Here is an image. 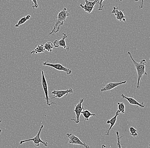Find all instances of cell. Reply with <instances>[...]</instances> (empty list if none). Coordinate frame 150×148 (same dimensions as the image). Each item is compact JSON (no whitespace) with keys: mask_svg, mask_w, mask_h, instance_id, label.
<instances>
[{"mask_svg":"<svg viewBox=\"0 0 150 148\" xmlns=\"http://www.w3.org/2000/svg\"><path fill=\"white\" fill-rule=\"evenodd\" d=\"M127 54V55L130 56V58H131L135 67L136 70H137L138 76L137 88V89H138L139 88V83H140V80L142 79V77L144 75H147V73L145 72V67L147 65L146 61L145 59H142L139 62H137L133 59L132 54H131V52L128 51Z\"/></svg>","mask_w":150,"mask_h":148,"instance_id":"1","label":"cell"},{"mask_svg":"<svg viewBox=\"0 0 150 148\" xmlns=\"http://www.w3.org/2000/svg\"><path fill=\"white\" fill-rule=\"evenodd\" d=\"M70 16V14L68 13L65 7L64 9H61L58 12V15L56 17V23L54 25V28L51 32L49 33V35H52L53 37L55 34L59 31L61 26L64 24L67 17Z\"/></svg>","mask_w":150,"mask_h":148,"instance_id":"2","label":"cell"},{"mask_svg":"<svg viewBox=\"0 0 150 148\" xmlns=\"http://www.w3.org/2000/svg\"><path fill=\"white\" fill-rule=\"evenodd\" d=\"M43 127H44V125H41L40 129H39V131H38V133L34 137L31 139H30L25 140H21L20 141L19 144L20 145L23 144V143H25V142H28V141H33L36 147H39L40 146V143H42L43 144V145L47 147L48 145V143L47 142H44V141L42 140L41 138H40V134H41V131H42V129H43Z\"/></svg>","mask_w":150,"mask_h":148,"instance_id":"3","label":"cell"},{"mask_svg":"<svg viewBox=\"0 0 150 148\" xmlns=\"http://www.w3.org/2000/svg\"><path fill=\"white\" fill-rule=\"evenodd\" d=\"M42 86L43 87V90H44V92L45 94V99L46 101L47 104L48 106H50L52 104H56V103H50V98L49 97L48 95V85L47 83L46 79L45 77V74H44V71H42Z\"/></svg>","mask_w":150,"mask_h":148,"instance_id":"4","label":"cell"},{"mask_svg":"<svg viewBox=\"0 0 150 148\" xmlns=\"http://www.w3.org/2000/svg\"><path fill=\"white\" fill-rule=\"evenodd\" d=\"M84 98L80 99L79 102L75 106L74 111L75 113H76V118L75 119H69V120H71L73 121L75 123H76V124L79 123L80 122V116L81 115V111L84 109V107L82 106V103L84 102Z\"/></svg>","mask_w":150,"mask_h":148,"instance_id":"5","label":"cell"},{"mask_svg":"<svg viewBox=\"0 0 150 148\" xmlns=\"http://www.w3.org/2000/svg\"><path fill=\"white\" fill-rule=\"evenodd\" d=\"M67 138H68V143L72 144H77V145H82L85 148H89L88 144L82 142L79 138L75 136L73 133H67L66 135Z\"/></svg>","mask_w":150,"mask_h":148,"instance_id":"6","label":"cell"},{"mask_svg":"<svg viewBox=\"0 0 150 148\" xmlns=\"http://www.w3.org/2000/svg\"><path fill=\"white\" fill-rule=\"evenodd\" d=\"M43 65L45 66H49V67H52L55 68L56 70L58 71H63L65 72L67 75H70L72 74L73 72L68 68L64 67L60 64H52L50 63H48L47 61L43 63Z\"/></svg>","mask_w":150,"mask_h":148,"instance_id":"7","label":"cell"},{"mask_svg":"<svg viewBox=\"0 0 150 148\" xmlns=\"http://www.w3.org/2000/svg\"><path fill=\"white\" fill-rule=\"evenodd\" d=\"M62 34L63 35L62 38V39L60 40H55L54 42H53V45H54V47H59L60 46L64 48V50H65L67 56H68L66 50H67L68 51L69 50V47H68L67 46L65 42V39L68 37V35L66 34L65 33H63Z\"/></svg>","mask_w":150,"mask_h":148,"instance_id":"8","label":"cell"},{"mask_svg":"<svg viewBox=\"0 0 150 148\" xmlns=\"http://www.w3.org/2000/svg\"><path fill=\"white\" fill-rule=\"evenodd\" d=\"M74 91L71 88L67 89L66 90H54L52 92V94H53L54 96L50 99H54L55 98H61L64 96H66L68 93H72Z\"/></svg>","mask_w":150,"mask_h":148,"instance_id":"9","label":"cell"},{"mask_svg":"<svg viewBox=\"0 0 150 148\" xmlns=\"http://www.w3.org/2000/svg\"><path fill=\"white\" fill-rule=\"evenodd\" d=\"M127 82L126 80L119 82H110L108 83L105 87H103L101 89V91H110L114 88L117 87V86H120V85H122V84H125Z\"/></svg>","mask_w":150,"mask_h":148,"instance_id":"10","label":"cell"},{"mask_svg":"<svg viewBox=\"0 0 150 148\" xmlns=\"http://www.w3.org/2000/svg\"><path fill=\"white\" fill-rule=\"evenodd\" d=\"M111 13L114 14L117 20L120 21H123L124 22L126 21V17L122 11L118 10V7L113 6V10Z\"/></svg>","mask_w":150,"mask_h":148,"instance_id":"11","label":"cell"},{"mask_svg":"<svg viewBox=\"0 0 150 148\" xmlns=\"http://www.w3.org/2000/svg\"><path fill=\"white\" fill-rule=\"evenodd\" d=\"M121 96L122 99H126L127 101L129 102L130 104L137 106H139V107L142 108L145 107V106L144 105V103H139L134 98H132V97H127V96H125V95L123 94H121Z\"/></svg>","mask_w":150,"mask_h":148,"instance_id":"12","label":"cell"},{"mask_svg":"<svg viewBox=\"0 0 150 148\" xmlns=\"http://www.w3.org/2000/svg\"><path fill=\"white\" fill-rule=\"evenodd\" d=\"M120 115V113L118 112V110H117V112L115 113V115H114V117L110 119V120H108L106 122V123L107 124H110V127H109V129H108L107 132L106 133L105 135V136L109 135L110 131L112 129V127L115 125V123L117 121V116Z\"/></svg>","mask_w":150,"mask_h":148,"instance_id":"13","label":"cell"},{"mask_svg":"<svg viewBox=\"0 0 150 148\" xmlns=\"http://www.w3.org/2000/svg\"><path fill=\"white\" fill-rule=\"evenodd\" d=\"M45 49L44 48V45H35L34 48L32 51L31 52L30 54H37L38 53H42L45 52Z\"/></svg>","mask_w":150,"mask_h":148,"instance_id":"14","label":"cell"},{"mask_svg":"<svg viewBox=\"0 0 150 148\" xmlns=\"http://www.w3.org/2000/svg\"><path fill=\"white\" fill-rule=\"evenodd\" d=\"M81 114H82V115L84 116V119L86 121L88 120L92 116H96V114H92L89 110H84V109L81 111Z\"/></svg>","mask_w":150,"mask_h":148,"instance_id":"15","label":"cell"},{"mask_svg":"<svg viewBox=\"0 0 150 148\" xmlns=\"http://www.w3.org/2000/svg\"><path fill=\"white\" fill-rule=\"evenodd\" d=\"M30 18L31 16L30 15H27L26 16L22 18H21V19L18 21L17 24H16V25H15V27H16V28H18L21 25L24 24L27 21L30 19Z\"/></svg>","mask_w":150,"mask_h":148,"instance_id":"16","label":"cell"},{"mask_svg":"<svg viewBox=\"0 0 150 148\" xmlns=\"http://www.w3.org/2000/svg\"><path fill=\"white\" fill-rule=\"evenodd\" d=\"M85 2V5L88 6L89 8H94V6L96 4H98L99 0H95L94 1H89L88 0H84Z\"/></svg>","mask_w":150,"mask_h":148,"instance_id":"17","label":"cell"},{"mask_svg":"<svg viewBox=\"0 0 150 148\" xmlns=\"http://www.w3.org/2000/svg\"><path fill=\"white\" fill-rule=\"evenodd\" d=\"M44 48L45 50H47V51L49 52H52V49L54 48V45L51 42H47L44 45Z\"/></svg>","mask_w":150,"mask_h":148,"instance_id":"18","label":"cell"},{"mask_svg":"<svg viewBox=\"0 0 150 148\" xmlns=\"http://www.w3.org/2000/svg\"><path fill=\"white\" fill-rule=\"evenodd\" d=\"M118 107V112L119 113H125V106L124 103H117Z\"/></svg>","mask_w":150,"mask_h":148,"instance_id":"19","label":"cell"},{"mask_svg":"<svg viewBox=\"0 0 150 148\" xmlns=\"http://www.w3.org/2000/svg\"><path fill=\"white\" fill-rule=\"evenodd\" d=\"M79 6L84 10L85 12H87L88 13H91L93 10V8H89L88 6H86L85 5H83V4H81L79 5Z\"/></svg>","mask_w":150,"mask_h":148,"instance_id":"20","label":"cell"},{"mask_svg":"<svg viewBox=\"0 0 150 148\" xmlns=\"http://www.w3.org/2000/svg\"><path fill=\"white\" fill-rule=\"evenodd\" d=\"M129 130H130V134L131 135L134 137H136L138 135L137 131V129H135L134 127H131L129 128Z\"/></svg>","mask_w":150,"mask_h":148,"instance_id":"21","label":"cell"},{"mask_svg":"<svg viewBox=\"0 0 150 148\" xmlns=\"http://www.w3.org/2000/svg\"><path fill=\"white\" fill-rule=\"evenodd\" d=\"M116 134H117V140H118L117 143V147L119 148H122V147L121 145L120 141V139L122 137H120V136H119V132H118V131H116Z\"/></svg>","mask_w":150,"mask_h":148,"instance_id":"22","label":"cell"},{"mask_svg":"<svg viewBox=\"0 0 150 148\" xmlns=\"http://www.w3.org/2000/svg\"><path fill=\"white\" fill-rule=\"evenodd\" d=\"M104 0H99V2H98V11H102L103 10V7H104V5H103V2ZM121 1H123V0H120Z\"/></svg>","mask_w":150,"mask_h":148,"instance_id":"23","label":"cell"},{"mask_svg":"<svg viewBox=\"0 0 150 148\" xmlns=\"http://www.w3.org/2000/svg\"><path fill=\"white\" fill-rule=\"evenodd\" d=\"M32 1V8L33 9H36L38 7V4L37 0H31Z\"/></svg>","mask_w":150,"mask_h":148,"instance_id":"24","label":"cell"},{"mask_svg":"<svg viewBox=\"0 0 150 148\" xmlns=\"http://www.w3.org/2000/svg\"><path fill=\"white\" fill-rule=\"evenodd\" d=\"M139 0H134L135 1L137 2ZM143 3H144V0H142L141 4L140 5H139V8L140 9H142L143 8Z\"/></svg>","mask_w":150,"mask_h":148,"instance_id":"25","label":"cell"},{"mask_svg":"<svg viewBox=\"0 0 150 148\" xmlns=\"http://www.w3.org/2000/svg\"><path fill=\"white\" fill-rule=\"evenodd\" d=\"M1 122H2L1 120H0V123ZM1 132H2L1 130V129H0V134H1Z\"/></svg>","mask_w":150,"mask_h":148,"instance_id":"26","label":"cell"},{"mask_svg":"<svg viewBox=\"0 0 150 148\" xmlns=\"http://www.w3.org/2000/svg\"><path fill=\"white\" fill-rule=\"evenodd\" d=\"M106 147V146H105L104 145H103V146H102V147Z\"/></svg>","mask_w":150,"mask_h":148,"instance_id":"27","label":"cell"}]
</instances>
